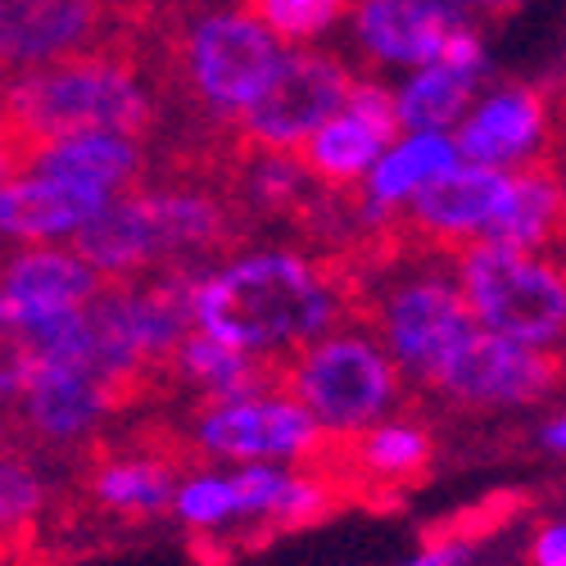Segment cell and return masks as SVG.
<instances>
[{"mask_svg":"<svg viewBox=\"0 0 566 566\" xmlns=\"http://www.w3.org/2000/svg\"><path fill=\"white\" fill-rule=\"evenodd\" d=\"M386 146H395V136L381 132L376 123H367L354 109H340L332 123H322L308 140H304V168L326 186V191H358L371 177V168L381 164Z\"/></svg>","mask_w":566,"mask_h":566,"instance_id":"20","label":"cell"},{"mask_svg":"<svg viewBox=\"0 0 566 566\" xmlns=\"http://www.w3.org/2000/svg\"><path fill=\"white\" fill-rule=\"evenodd\" d=\"M553 254H557V268L566 272V235H562V241H557V250H553Z\"/></svg>","mask_w":566,"mask_h":566,"instance_id":"31","label":"cell"},{"mask_svg":"<svg viewBox=\"0 0 566 566\" xmlns=\"http://www.w3.org/2000/svg\"><path fill=\"white\" fill-rule=\"evenodd\" d=\"M245 209L213 191H123L96 222L73 235V250L101 276H146L186 254H218L245 235Z\"/></svg>","mask_w":566,"mask_h":566,"instance_id":"3","label":"cell"},{"mask_svg":"<svg viewBox=\"0 0 566 566\" xmlns=\"http://www.w3.org/2000/svg\"><path fill=\"white\" fill-rule=\"evenodd\" d=\"M462 164V150H458V136H444V132H417L408 140H399L395 150L381 155V164L371 168V177L363 181V213H367V231L390 222L421 186L431 177L449 172Z\"/></svg>","mask_w":566,"mask_h":566,"instance_id":"19","label":"cell"},{"mask_svg":"<svg viewBox=\"0 0 566 566\" xmlns=\"http://www.w3.org/2000/svg\"><path fill=\"white\" fill-rule=\"evenodd\" d=\"M507 181H512V172H503V168L462 159L458 168L431 177L399 213L412 231L431 235V241H440V245L462 250L471 235L494 222V213L507 196Z\"/></svg>","mask_w":566,"mask_h":566,"instance_id":"14","label":"cell"},{"mask_svg":"<svg viewBox=\"0 0 566 566\" xmlns=\"http://www.w3.org/2000/svg\"><path fill=\"white\" fill-rule=\"evenodd\" d=\"M235 6L281 41H308L332 28L354 0H235Z\"/></svg>","mask_w":566,"mask_h":566,"instance_id":"25","label":"cell"},{"mask_svg":"<svg viewBox=\"0 0 566 566\" xmlns=\"http://www.w3.org/2000/svg\"><path fill=\"white\" fill-rule=\"evenodd\" d=\"M41 507V481L36 471L23 462V458H6V467H0V522H6V531L14 535L19 526H28L32 516Z\"/></svg>","mask_w":566,"mask_h":566,"instance_id":"26","label":"cell"},{"mask_svg":"<svg viewBox=\"0 0 566 566\" xmlns=\"http://www.w3.org/2000/svg\"><path fill=\"white\" fill-rule=\"evenodd\" d=\"M177 60L191 96L218 118H241L286 64L276 36L250 14H205L181 36Z\"/></svg>","mask_w":566,"mask_h":566,"instance_id":"6","label":"cell"},{"mask_svg":"<svg viewBox=\"0 0 566 566\" xmlns=\"http://www.w3.org/2000/svg\"><path fill=\"white\" fill-rule=\"evenodd\" d=\"M140 10L132 0H0V55L6 73H32L73 55L127 45Z\"/></svg>","mask_w":566,"mask_h":566,"instance_id":"7","label":"cell"},{"mask_svg":"<svg viewBox=\"0 0 566 566\" xmlns=\"http://www.w3.org/2000/svg\"><path fill=\"white\" fill-rule=\"evenodd\" d=\"M544 118H548V109H544L539 91L507 86L499 96H490L481 109H471V118L458 132V150L467 164H490V168L516 164L539 146Z\"/></svg>","mask_w":566,"mask_h":566,"instance_id":"18","label":"cell"},{"mask_svg":"<svg viewBox=\"0 0 566 566\" xmlns=\"http://www.w3.org/2000/svg\"><path fill=\"white\" fill-rule=\"evenodd\" d=\"M177 481L172 467L150 453H127V458H105L91 471V494L101 507L123 512V516H155L164 507H177Z\"/></svg>","mask_w":566,"mask_h":566,"instance_id":"21","label":"cell"},{"mask_svg":"<svg viewBox=\"0 0 566 566\" xmlns=\"http://www.w3.org/2000/svg\"><path fill=\"white\" fill-rule=\"evenodd\" d=\"M332 440L322 421L291 395L227 399L196 417V444L227 462H304Z\"/></svg>","mask_w":566,"mask_h":566,"instance_id":"10","label":"cell"},{"mask_svg":"<svg viewBox=\"0 0 566 566\" xmlns=\"http://www.w3.org/2000/svg\"><path fill=\"white\" fill-rule=\"evenodd\" d=\"M531 562L535 566H566V522H553L535 535L531 544Z\"/></svg>","mask_w":566,"mask_h":566,"instance_id":"29","label":"cell"},{"mask_svg":"<svg viewBox=\"0 0 566 566\" xmlns=\"http://www.w3.org/2000/svg\"><path fill=\"white\" fill-rule=\"evenodd\" d=\"M146 168V150L140 136L123 132H82V136H55L41 146L6 155V177L23 172H51V177H73V181H96L109 191H136V177Z\"/></svg>","mask_w":566,"mask_h":566,"instance_id":"16","label":"cell"},{"mask_svg":"<svg viewBox=\"0 0 566 566\" xmlns=\"http://www.w3.org/2000/svg\"><path fill=\"white\" fill-rule=\"evenodd\" d=\"M462 23L467 19L444 10L440 0H354L358 45L381 64H403V69L436 64Z\"/></svg>","mask_w":566,"mask_h":566,"instance_id":"15","label":"cell"},{"mask_svg":"<svg viewBox=\"0 0 566 566\" xmlns=\"http://www.w3.org/2000/svg\"><path fill=\"white\" fill-rule=\"evenodd\" d=\"M458 281L485 332L544 349L566 336V272L557 263L499 241H467Z\"/></svg>","mask_w":566,"mask_h":566,"instance_id":"5","label":"cell"},{"mask_svg":"<svg viewBox=\"0 0 566 566\" xmlns=\"http://www.w3.org/2000/svg\"><path fill=\"white\" fill-rule=\"evenodd\" d=\"M155 123L159 109L146 82L136 77L132 45H105V51L45 64L10 77L6 86V155L82 132L146 136Z\"/></svg>","mask_w":566,"mask_h":566,"instance_id":"2","label":"cell"},{"mask_svg":"<svg viewBox=\"0 0 566 566\" xmlns=\"http://www.w3.org/2000/svg\"><path fill=\"white\" fill-rule=\"evenodd\" d=\"M114 200H118V191L96 186V181L23 172V177H6V191H0V227H6L10 241L41 245V241H55V235H77Z\"/></svg>","mask_w":566,"mask_h":566,"instance_id":"13","label":"cell"},{"mask_svg":"<svg viewBox=\"0 0 566 566\" xmlns=\"http://www.w3.org/2000/svg\"><path fill=\"white\" fill-rule=\"evenodd\" d=\"M105 276L91 268L77 250L64 245H23L0 276V322L10 332H28L36 322L73 313L101 295Z\"/></svg>","mask_w":566,"mask_h":566,"instance_id":"12","label":"cell"},{"mask_svg":"<svg viewBox=\"0 0 566 566\" xmlns=\"http://www.w3.org/2000/svg\"><path fill=\"white\" fill-rule=\"evenodd\" d=\"M481 73L453 69V64H427L403 91H399V114L412 132H444L462 118V109L476 96Z\"/></svg>","mask_w":566,"mask_h":566,"instance_id":"23","label":"cell"},{"mask_svg":"<svg viewBox=\"0 0 566 566\" xmlns=\"http://www.w3.org/2000/svg\"><path fill=\"white\" fill-rule=\"evenodd\" d=\"M349 313L332 259L291 250L245 254L209 272L196 291V326L245 354H295Z\"/></svg>","mask_w":566,"mask_h":566,"instance_id":"1","label":"cell"},{"mask_svg":"<svg viewBox=\"0 0 566 566\" xmlns=\"http://www.w3.org/2000/svg\"><path fill=\"white\" fill-rule=\"evenodd\" d=\"M354 86L358 82L349 77V69L336 55H317V51L286 55L272 86L241 118H231L227 132L241 140V146H254V150L300 155L304 140L349 105Z\"/></svg>","mask_w":566,"mask_h":566,"instance_id":"8","label":"cell"},{"mask_svg":"<svg viewBox=\"0 0 566 566\" xmlns=\"http://www.w3.org/2000/svg\"><path fill=\"white\" fill-rule=\"evenodd\" d=\"M172 512L200 535H222L231 526H245L241 481H235V471H227V476H218V471H200V476L181 481Z\"/></svg>","mask_w":566,"mask_h":566,"instance_id":"24","label":"cell"},{"mask_svg":"<svg viewBox=\"0 0 566 566\" xmlns=\"http://www.w3.org/2000/svg\"><path fill=\"white\" fill-rule=\"evenodd\" d=\"M539 440H544V449H553V453H566V412L548 421V427L539 431Z\"/></svg>","mask_w":566,"mask_h":566,"instance_id":"30","label":"cell"},{"mask_svg":"<svg viewBox=\"0 0 566 566\" xmlns=\"http://www.w3.org/2000/svg\"><path fill=\"white\" fill-rule=\"evenodd\" d=\"M562 381V358L544 345H526L476 326L436 371V390L467 408H522L544 399Z\"/></svg>","mask_w":566,"mask_h":566,"instance_id":"9","label":"cell"},{"mask_svg":"<svg viewBox=\"0 0 566 566\" xmlns=\"http://www.w3.org/2000/svg\"><path fill=\"white\" fill-rule=\"evenodd\" d=\"M6 399L23 408V421L32 436L69 444L82 440L86 431H96V421L114 408L109 381L96 367L82 363H28L14 349H6Z\"/></svg>","mask_w":566,"mask_h":566,"instance_id":"11","label":"cell"},{"mask_svg":"<svg viewBox=\"0 0 566 566\" xmlns=\"http://www.w3.org/2000/svg\"><path fill=\"white\" fill-rule=\"evenodd\" d=\"M444 10H453L458 19H467V23H499V19H507V14H516L526 6V0H440Z\"/></svg>","mask_w":566,"mask_h":566,"instance_id":"28","label":"cell"},{"mask_svg":"<svg viewBox=\"0 0 566 566\" xmlns=\"http://www.w3.org/2000/svg\"><path fill=\"white\" fill-rule=\"evenodd\" d=\"M566 231V181L557 159L522 164L507 181V196L485 227V241L512 250H557Z\"/></svg>","mask_w":566,"mask_h":566,"instance_id":"17","label":"cell"},{"mask_svg":"<svg viewBox=\"0 0 566 566\" xmlns=\"http://www.w3.org/2000/svg\"><path fill=\"white\" fill-rule=\"evenodd\" d=\"M349 453V462L363 476L381 481V485H399L427 471L431 462V431L417 427V421H376V427L358 431V436H336Z\"/></svg>","mask_w":566,"mask_h":566,"instance_id":"22","label":"cell"},{"mask_svg":"<svg viewBox=\"0 0 566 566\" xmlns=\"http://www.w3.org/2000/svg\"><path fill=\"white\" fill-rule=\"evenodd\" d=\"M471 557H476V544L471 539H440V544H427L421 553H412L399 566H467Z\"/></svg>","mask_w":566,"mask_h":566,"instance_id":"27","label":"cell"},{"mask_svg":"<svg viewBox=\"0 0 566 566\" xmlns=\"http://www.w3.org/2000/svg\"><path fill=\"white\" fill-rule=\"evenodd\" d=\"M403 367L390 349L358 332H326L322 340L286 354V395L300 399L326 436H358L399 403Z\"/></svg>","mask_w":566,"mask_h":566,"instance_id":"4","label":"cell"}]
</instances>
